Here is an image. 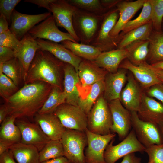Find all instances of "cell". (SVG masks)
<instances>
[{
	"label": "cell",
	"mask_w": 163,
	"mask_h": 163,
	"mask_svg": "<svg viewBox=\"0 0 163 163\" xmlns=\"http://www.w3.org/2000/svg\"><path fill=\"white\" fill-rule=\"evenodd\" d=\"M53 87L42 81L25 84L5 100L10 114H14L18 118L34 116L47 100Z\"/></svg>",
	"instance_id": "1"
},
{
	"label": "cell",
	"mask_w": 163,
	"mask_h": 163,
	"mask_svg": "<svg viewBox=\"0 0 163 163\" xmlns=\"http://www.w3.org/2000/svg\"><path fill=\"white\" fill-rule=\"evenodd\" d=\"M65 64L48 51L38 50L30 66L25 84L42 81L61 88V74Z\"/></svg>",
	"instance_id": "2"
},
{
	"label": "cell",
	"mask_w": 163,
	"mask_h": 163,
	"mask_svg": "<svg viewBox=\"0 0 163 163\" xmlns=\"http://www.w3.org/2000/svg\"><path fill=\"white\" fill-rule=\"evenodd\" d=\"M104 15L77 8L72 22L75 31L81 43L90 45L94 40L98 33Z\"/></svg>",
	"instance_id": "3"
},
{
	"label": "cell",
	"mask_w": 163,
	"mask_h": 163,
	"mask_svg": "<svg viewBox=\"0 0 163 163\" xmlns=\"http://www.w3.org/2000/svg\"><path fill=\"white\" fill-rule=\"evenodd\" d=\"M87 129L100 135L111 133L113 124L111 113L108 102L101 95L97 99L87 115Z\"/></svg>",
	"instance_id": "4"
},
{
	"label": "cell",
	"mask_w": 163,
	"mask_h": 163,
	"mask_svg": "<svg viewBox=\"0 0 163 163\" xmlns=\"http://www.w3.org/2000/svg\"><path fill=\"white\" fill-rule=\"evenodd\" d=\"M119 16V11L113 8L104 14L98 35L90 44L98 49L102 52L117 48L123 36L112 37L110 33L116 25Z\"/></svg>",
	"instance_id": "5"
},
{
	"label": "cell",
	"mask_w": 163,
	"mask_h": 163,
	"mask_svg": "<svg viewBox=\"0 0 163 163\" xmlns=\"http://www.w3.org/2000/svg\"><path fill=\"white\" fill-rule=\"evenodd\" d=\"M60 140L64 156L71 163H85L84 150L88 139L85 132L66 129Z\"/></svg>",
	"instance_id": "6"
},
{
	"label": "cell",
	"mask_w": 163,
	"mask_h": 163,
	"mask_svg": "<svg viewBox=\"0 0 163 163\" xmlns=\"http://www.w3.org/2000/svg\"><path fill=\"white\" fill-rule=\"evenodd\" d=\"M113 139L107 146L104 152L106 163H115L120 158L131 153L145 151V147L137 139L132 129L119 143L113 145Z\"/></svg>",
	"instance_id": "7"
},
{
	"label": "cell",
	"mask_w": 163,
	"mask_h": 163,
	"mask_svg": "<svg viewBox=\"0 0 163 163\" xmlns=\"http://www.w3.org/2000/svg\"><path fill=\"white\" fill-rule=\"evenodd\" d=\"M53 113L66 129L85 132L87 129V115L78 106L65 103Z\"/></svg>",
	"instance_id": "8"
},
{
	"label": "cell",
	"mask_w": 163,
	"mask_h": 163,
	"mask_svg": "<svg viewBox=\"0 0 163 163\" xmlns=\"http://www.w3.org/2000/svg\"><path fill=\"white\" fill-rule=\"evenodd\" d=\"M130 112L132 127L139 142L145 147L152 145L162 144L158 126L141 120L136 112Z\"/></svg>",
	"instance_id": "9"
},
{
	"label": "cell",
	"mask_w": 163,
	"mask_h": 163,
	"mask_svg": "<svg viewBox=\"0 0 163 163\" xmlns=\"http://www.w3.org/2000/svg\"><path fill=\"white\" fill-rule=\"evenodd\" d=\"M85 132L88 139L85 153V163H106L104 151L107 145L114 139L116 134L111 133L100 135L94 133L87 129Z\"/></svg>",
	"instance_id": "10"
},
{
	"label": "cell",
	"mask_w": 163,
	"mask_h": 163,
	"mask_svg": "<svg viewBox=\"0 0 163 163\" xmlns=\"http://www.w3.org/2000/svg\"><path fill=\"white\" fill-rule=\"evenodd\" d=\"M28 33L34 39H45L57 43L66 40L77 42L69 33L58 28L52 14L34 26Z\"/></svg>",
	"instance_id": "11"
},
{
	"label": "cell",
	"mask_w": 163,
	"mask_h": 163,
	"mask_svg": "<svg viewBox=\"0 0 163 163\" xmlns=\"http://www.w3.org/2000/svg\"><path fill=\"white\" fill-rule=\"evenodd\" d=\"M21 132L22 143L36 147L40 152L51 140L36 123H32L24 117L15 121Z\"/></svg>",
	"instance_id": "12"
},
{
	"label": "cell",
	"mask_w": 163,
	"mask_h": 163,
	"mask_svg": "<svg viewBox=\"0 0 163 163\" xmlns=\"http://www.w3.org/2000/svg\"><path fill=\"white\" fill-rule=\"evenodd\" d=\"M108 104L113 122L110 131L117 133L119 139L123 140L131 130V112L123 106L119 99L109 102Z\"/></svg>",
	"instance_id": "13"
},
{
	"label": "cell",
	"mask_w": 163,
	"mask_h": 163,
	"mask_svg": "<svg viewBox=\"0 0 163 163\" xmlns=\"http://www.w3.org/2000/svg\"><path fill=\"white\" fill-rule=\"evenodd\" d=\"M50 12L53 14L57 26L63 28L76 40L79 39L74 29L72 19L77 9L67 0H55L50 4Z\"/></svg>",
	"instance_id": "14"
},
{
	"label": "cell",
	"mask_w": 163,
	"mask_h": 163,
	"mask_svg": "<svg viewBox=\"0 0 163 163\" xmlns=\"http://www.w3.org/2000/svg\"><path fill=\"white\" fill-rule=\"evenodd\" d=\"M51 15L50 12L37 14H28L20 13L14 10L11 16L9 29L20 40L33 27Z\"/></svg>",
	"instance_id": "15"
},
{
	"label": "cell",
	"mask_w": 163,
	"mask_h": 163,
	"mask_svg": "<svg viewBox=\"0 0 163 163\" xmlns=\"http://www.w3.org/2000/svg\"><path fill=\"white\" fill-rule=\"evenodd\" d=\"M108 72L106 70L98 66L94 61L82 59L78 71L80 82V92L104 79Z\"/></svg>",
	"instance_id": "16"
},
{
	"label": "cell",
	"mask_w": 163,
	"mask_h": 163,
	"mask_svg": "<svg viewBox=\"0 0 163 163\" xmlns=\"http://www.w3.org/2000/svg\"><path fill=\"white\" fill-rule=\"evenodd\" d=\"M127 82L123 89L120 100L129 111L137 112L144 91L143 88L131 73L127 76Z\"/></svg>",
	"instance_id": "17"
},
{
	"label": "cell",
	"mask_w": 163,
	"mask_h": 163,
	"mask_svg": "<svg viewBox=\"0 0 163 163\" xmlns=\"http://www.w3.org/2000/svg\"><path fill=\"white\" fill-rule=\"evenodd\" d=\"M137 113L141 120L159 125L163 121V104L144 92Z\"/></svg>",
	"instance_id": "18"
},
{
	"label": "cell",
	"mask_w": 163,
	"mask_h": 163,
	"mask_svg": "<svg viewBox=\"0 0 163 163\" xmlns=\"http://www.w3.org/2000/svg\"><path fill=\"white\" fill-rule=\"evenodd\" d=\"M146 63L145 62L139 66H136L126 59L121 63L119 68L130 71L143 89L147 90L154 85L162 83Z\"/></svg>",
	"instance_id": "19"
},
{
	"label": "cell",
	"mask_w": 163,
	"mask_h": 163,
	"mask_svg": "<svg viewBox=\"0 0 163 163\" xmlns=\"http://www.w3.org/2000/svg\"><path fill=\"white\" fill-rule=\"evenodd\" d=\"M36 40L40 49L48 51L60 61L71 65L78 72L82 59L75 56L61 44L43 39Z\"/></svg>",
	"instance_id": "20"
},
{
	"label": "cell",
	"mask_w": 163,
	"mask_h": 163,
	"mask_svg": "<svg viewBox=\"0 0 163 163\" xmlns=\"http://www.w3.org/2000/svg\"><path fill=\"white\" fill-rule=\"evenodd\" d=\"M146 1V0L134 1L121 0L116 7L119 11V16L116 25L110 33V36L112 37L118 36L126 24L143 7Z\"/></svg>",
	"instance_id": "21"
},
{
	"label": "cell",
	"mask_w": 163,
	"mask_h": 163,
	"mask_svg": "<svg viewBox=\"0 0 163 163\" xmlns=\"http://www.w3.org/2000/svg\"><path fill=\"white\" fill-rule=\"evenodd\" d=\"M64 91L66 103L78 106L80 94V82L78 72L71 65L65 63L63 68Z\"/></svg>",
	"instance_id": "22"
},
{
	"label": "cell",
	"mask_w": 163,
	"mask_h": 163,
	"mask_svg": "<svg viewBox=\"0 0 163 163\" xmlns=\"http://www.w3.org/2000/svg\"><path fill=\"white\" fill-rule=\"evenodd\" d=\"M20 42L21 47L19 52L15 53V57L18 59L21 65L22 79L25 81L30 66L40 47L36 40L28 33L23 37Z\"/></svg>",
	"instance_id": "23"
},
{
	"label": "cell",
	"mask_w": 163,
	"mask_h": 163,
	"mask_svg": "<svg viewBox=\"0 0 163 163\" xmlns=\"http://www.w3.org/2000/svg\"><path fill=\"white\" fill-rule=\"evenodd\" d=\"M119 69L115 73L108 72L104 78L103 96L108 102L120 99L121 93L127 80L126 70Z\"/></svg>",
	"instance_id": "24"
},
{
	"label": "cell",
	"mask_w": 163,
	"mask_h": 163,
	"mask_svg": "<svg viewBox=\"0 0 163 163\" xmlns=\"http://www.w3.org/2000/svg\"><path fill=\"white\" fill-rule=\"evenodd\" d=\"M34 120L51 140H60L66 129L53 113H37L34 116Z\"/></svg>",
	"instance_id": "25"
},
{
	"label": "cell",
	"mask_w": 163,
	"mask_h": 163,
	"mask_svg": "<svg viewBox=\"0 0 163 163\" xmlns=\"http://www.w3.org/2000/svg\"><path fill=\"white\" fill-rule=\"evenodd\" d=\"M128 57L127 53L124 48L116 49L101 52L94 62L108 72L114 73L117 71L121 63Z\"/></svg>",
	"instance_id": "26"
},
{
	"label": "cell",
	"mask_w": 163,
	"mask_h": 163,
	"mask_svg": "<svg viewBox=\"0 0 163 163\" xmlns=\"http://www.w3.org/2000/svg\"><path fill=\"white\" fill-rule=\"evenodd\" d=\"M9 150L18 163H40L39 151L34 146L21 142L12 145Z\"/></svg>",
	"instance_id": "27"
},
{
	"label": "cell",
	"mask_w": 163,
	"mask_h": 163,
	"mask_svg": "<svg viewBox=\"0 0 163 163\" xmlns=\"http://www.w3.org/2000/svg\"><path fill=\"white\" fill-rule=\"evenodd\" d=\"M17 118L14 114H9L0 124V141L12 145L21 142V132L15 123Z\"/></svg>",
	"instance_id": "28"
},
{
	"label": "cell",
	"mask_w": 163,
	"mask_h": 163,
	"mask_svg": "<svg viewBox=\"0 0 163 163\" xmlns=\"http://www.w3.org/2000/svg\"><path fill=\"white\" fill-rule=\"evenodd\" d=\"M104 79L91 86L84 90V93L80 95L78 106L87 115L97 100L104 93Z\"/></svg>",
	"instance_id": "29"
},
{
	"label": "cell",
	"mask_w": 163,
	"mask_h": 163,
	"mask_svg": "<svg viewBox=\"0 0 163 163\" xmlns=\"http://www.w3.org/2000/svg\"><path fill=\"white\" fill-rule=\"evenodd\" d=\"M149 40L134 41L124 48L127 53V59L133 64L139 66L145 62L149 52Z\"/></svg>",
	"instance_id": "30"
},
{
	"label": "cell",
	"mask_w": 163,
	"mask_h": 163,
	"mask_svg": "<svg viewBox=\"0 0 163 163\" xmlns=\"http://www.w3.org/2000/svg\"><path fill=\"white\" fill-rule=\"evenodd\" d=\"M61 44L70 50L74 55L82 59L94 61L102 52L98 49L88 45L66 40Z\"/></svg>",
	"instance_id": "31"
},
{
	"label": "cell",
	"mask_w": 163,
	"mask_h": 163,
	"mask_svg": "<svg viewBox=\"0 0 163 163\" xmlns=\"http://www.w3.org/2000/svg\"><path fill=\"white\" fill-rule=\"evenodd\" d=\"M149 52L147 60L152 64L163 61V34L152 31L149 40Z\"/></svg>",
	"instance_id": "32"
},
{
	"label": "cell",
	"mask_w": 163,
	"mask_h": 163,
	"mask_svg": "<svg viewBox=\"0 0 163 163\" xmlns=\"http://www.w3.org/2000/svg\"><path fill=\"white\" fill-rule=\"evenodd\" d=\"M151 21L132 30L125 34L119 43L117 49H122L131 43L139 40H149L152 31Z\"/></svg>",
	"instance_id": "33"
},
{
	"label": "cell",
	"mask_w": 163,
	"mask_h": 163,
	"mask_svg": "<svg viewBox=\"0 0 163 163\" xmlns=\"http://www.w3.org/2000/svg\"><path fill=\"white\" fill-rule=\"evenodd\" d=\"M66 95L61 88L53 86L47 100L37 113H53L59 106L66 103Z\"/></svg>",
	"instance_id": "34"
},
{
	"label": "cell",
	"mask_w": 163,
	"mask_h": 163,
	"mask_svg": "<svg viewBox=\"0 0 163 163\" xmlns=\"http://www.w3.org/2000/svg\"><path fill=\"white\" fill-rule=\"evenodd\" d=\"M151 5L149 0H146L139 15L135 19L130 20L127 22L120 34L123 36L130 30L151 21Z\"/></svg>",
	"instance_id": "35"
},
{
	"label": "cell",
	"mask_w": 163,
	"mask_h": 163,
	"mask_svg": "<svg viewBox=\"0 0 163 163\" xmlns=\"http://www.w3.org/2000/svg\"><path fill=\"white\" fill-rule=\"evenodd\" d=\"M0 72L10 78L17 86L21 78L22 79V66L16 58L0 63Z\"/></svg>",
	"instance_id": "36"
},
{
	"label": "cell",
	"mask_w": 163,
	"mask_h": 163,
	"mask_svg": "<svg viewBox=\"0 0 163 163\" xmlns=\"http://www.w3.org/2000/svg\"><path fill=\"white\" fill-rule=\"evenodd\" d=\"M40 163L52 159L64 156L60 140H50L39 152Z\"/></svg>",
	"instance_id": "37"
},
{
	"label": "cell",
	"mask_w": 163,
	"mask_h": 163,
	"mask_svg": "<svg viewBox=\"0 0 163 163\" xmlns=\"http://www.w3.org/2000/svg\"><path fill=\"white\" fill-rule=\"evenodd\" d=\"M78 9L88 12L104 14L108 11L101 5L100 0H67Z\"/></svg>",
	"instance_id": "38"
},
{
	"label": "cell",
	"mask_w": 163,
	"mask_h": 163,
	"mask_svg": "<svg viewBox=\"0 0 163 163\" xmlns=\"http://www.w3.org/2000/svg\"><path fill=\"white\" fill-rule=\"evenodd\" d=\"M151 7V21L155 31L161 32L163 19V0H149Z\"/></svg>",
	"instance_id": "39"
},
{
	"label": "cell",
	"mask_w": 163,
	"mask_h": 163,
	"mask_svg": "<svg viewBox=\"0 0 163 163\" xmlns=\"http://www.w3.org/2000/svg\"><path fill=\"white\" fill-rule=\"evenodd\" d=\"M17 86L10 78L0 72V94L5 100L17 91Z\"/></svg>",
	"instance_id": "40"
},
{
	"label": "cell",
	"mask_w": 163,
	"mask_h": 163,
	"mask_svg": "<svg viewBox=\"0 0 163 163\" xmlns=\"http://www.w3.org/2000/svg\"><path fill=\"white\" fill-rule=\"evenodd\" d=\"M0 46L11 49L15 53L19 52L21 47L20 40L10 30L0 34Z\"/></svg>",
	"instance_id": "41"
},
{
	"label": "cell",
	"mask_w": 163,
	"mask_h": 163,
	"mask_svg": "<svg viewBox=\"0 0 163 163\" xmlns=\"http://www.w3.org/2000/svg\"><path fill=\"white\" fill-rule=\"evenodd\" d=\"M20 0H0V13L6 18L9 25L11 24V17L16 5Z\"/></svg>",
	"instance_id": "42"
},
{
	"label": "cell",
	"mask_w": 163,
	"mask_h": 163,
	"mask_svg": "<svg viewBox=\"0 0 163 163\" xmlns=\"http://www.w3.org/2000/svg\"><path fill=\"white\" fill-rule=\"evenodd\" d=\"M145 152L153 163H163V144L152 145L145 147Z\"/></svg>",
	"instance_id": "43"
},
{
	"label": "cell",
	"mask_w": 163,
	"mask_h": 163,
	"mask_svg": "<svg viewBox=\"0 0 163 163\" xmlns=\"http://www.w3.org/2000/svg\"><path fill=\"white\" fill-rule=\"evenodd\" d=\"M150 97L155 98L163 103V84L154 85L146 90V93Z\"/></svg>",
	"instance_id": "44"
},
{
	"label": "cell",
	"mask_w": 163,
	"mask_h": 163,
	"mask_svg": "<svg viewBox=\"0 0 163 163\" xmlns=\"http://www.w3.org/2000/svg\"><path fill=\"white\" fill-rule=\"evenodd\" d=\"M15 57L14 50L7 47L0 46V63L10 60Z\"/></svg>",
	"instance_id": "45"
},
{
	"label": "cell",
	"mask_w": 163,
	"mask_h": 163,
	"mask_svg": "<svg viewBox=\"0 0 163 163\" xmlns=\"http://www.w3.org/2000/svg\"><path fill=\"white\" fill-rule=\"evenodd\" d=\"M55 0H25L24 2H27L36 5L40 7L47 9L50 12V4Z\"/></svg>",
	"instance_id": "46"
},
{
	"label": "cell",
	"mask_w": 163,
	"mask_h": 163,
	"mask_svg": "<svg viewBox=\"0 0 163 163\" xmlns=\"http://www.w3.org/2000/svg\"><path fill=\"white\" fill-rule=\"evenodd\" d=\"M14 159L9 149L0 155V163H17Z\"/></svg>",
	"instance_id": "47"
},
{
	"label": "cell",
	"mask_w": 163,
	"mask_h": 163,
	"mask_svg": "<svg viewBox=\"0 0 163 163\" xmlns=\"http://www.w3.org/2000/svg\"><path fill=\"white\" fill-rule=\"evenodd\" d=\"M141 160L140 158L136 156L133 153L124 156L121 163H140Z\"/></svg>",
	"instance_id": "48"
},
{
	"label": "cell",
	"mask_w": 163,
	"mask_h": 163,
	"mask_svg": "<svg viewBox=\"0 0 163 163\" xmlns=\"http://www.w3.org/2000/svg\"><path fill=\"white\" fill-rule=\"evenodd\" d=\"M121 0H101L103 6L108 11L116 7Z\"/></svg>",
	"instance_id": "49"
},
{
	"label": "cell",
	"mask_w": 163,
	"mask_h": 163,
	"mask_svg": "<svg viewBox=\"0 0 163 163\" xmlns=\"http://www.w3.org/2000/svg\"><path fill=\"white\" fill-rule=\"evenodd\" d=\"M9 24L4 16L2 14L0 15V34L10 30L9 27Z\"/></svg>",
	"instance_id": "50"
},
{
	"label": "cell",
	"mask_w": 163,
	"mask_h": 163,
	"mask_svg": "<svg viewBox=\"0 0 163 163\" xmlns=\"http://www.w3.org/2000/svg\"><path fill=\"white\" fill-rule=\"evenodd\" d=\"M10 114L8 107L5 104L0 106V124Z\"/></svg>",
	"instance_id": "51"
},
{
	"label": "cell",
	"mask_w": 163,
	"mask_h": 163,
	"mask_svg": "<svg viewBox=\"0 0 163 163\" xmlns=\"http://www.w3.org/2000/svg\"><path fill=\"white\" fill-rule=\"evenodd\" d=\"M147 66L153 72L158 79L163 84V70L153 67L146 62Z\"/></svg>",
	"instance_id": "52"
},
{
	"label": "cell",
	"mask_w": 163,
	"mask_h": 163,
	"mask_svg": "<svg viewBox=\"0 0 163 163\" xmlns=\"http://www.w3.org/2000/svg\"><path fill=\"white\" fill-rule=\"evenodd\" d=\"M41 163H71L66 157L61 156L43 162Z\"/></svg>",
	"instance_id": "53"
},
{
	"label": "cell",
	"mask_w": 163,
	"mask_h": 163,
	"mask_svg": "<svg viewBox=\"0 0 163 163\" xmlns=\"http://www.w3.org/2000/svg\"><path fill=\"white\" fill-rule=\"evenodd\" d=\"M12 145L7 142L0 141V155L9 150Z\"/></svg>",
	"instance_id": "54"
},
{
	"label": "cell",
	"mask_w": 163,
	"mask_h": 163,
	"mask_svg": "<svg viewBox=\"0 0 163 163\" xmlns=\"http://www.w3.org/2000/svg\"><path fill=\"white\" fill-rule=\"evenodd\" d=\"M150 65L154 68L163 70V61Z\"/></svg>",
	"instance_id": "55"
},
{
	"label": "cell",
	"mask_w": 163,
	"mask_h": 163,
	"mask_svg": "<svg viewBox=\"0 0 163 163\" xmlns=\"http://www.w3.org/2000/svg\"><path fill=\"white\" fill-rule=\"evenodd\" d=\"M159 127L162 139V144H163V121L158 125Z\"/></svg>",
	"instance_id": "56"
},
{
	"label": "cell",
	"mask_w": 163,
	"mask_h": 163,
	"mask_svg": "<svg viewBox=\"0 0 163 163\" xmlns=\"http://www.w3.org/2000/svg\"><path fill=\"white\" fill-rule=\"evenodd\" d=\"M148 163H153L150 160H149Z\"/></svg>",
	"instance_id": "57"
}]
</instances>
